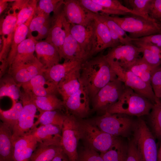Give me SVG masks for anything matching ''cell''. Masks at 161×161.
I'll return each mask as SVG.
<instances>
[{
    "mask_svg": "<svg viewBox=\"0 0 161 161\" xmlns=\"http://www.w3.org/2000/svg\"><path fill=\"white\" fill-rule=\"evenodd\" d=\"M117 78L104 55L92 57L81 64V82L90 100L100 89Z\"/></svg>",
    "mask_w": 161,
    "mask_h": 161,
    "instance_id": "1",
    "label": "cell"
},
{
    "mask_svg": "<svg viewBox=\"0 0 161 161\" xmlns=\"http://www.w3.org/2000/svg\"><path fill=\"white\" fill-rule=\"evenodd\" d=\"M153 104L146 98L125 86L118 101L110 107L106 112L139 117L148 115Z\"/></svg>",
    "mask_w": 161,
    "mask_h": 161,
    "instance_id": "2",
    "label": "cell"
},
{
    "mask_svg": "<svg viewBox=\"0 0 161 161\" xmlns=\"http://www.w3.org/2000/svg\"><path fill=\"white\" fill-rule=\"evenodd\" d=\"M133 39L161 33V22L131 14L124 17L109 16Z\"/></svg>",
    "mask_w": 161,
    "mask_h": 161,
    "instance_id": "3",
    "label": "cell"
},
{
    "mask_svg": "<svg viewBox=\"0 0 161 161\" xmlns=\"http://www.w3.org/2000/svg\"><path fill=\"white\" fill-rule=\"evenodd\" d=\"M78 119L80 139L85 147L104 153L110 148L118 138L102 131L89 119Z\"/></svg>",
    "mask_w": 161,
    "mask_h": 161,
    "instance_id": "4",
    "label": "cell"
},
{
    "mask_svg": "<svg viewBox=\"0 0 161 161\" xmlns=\"http://www.w3.org/2000/svg\"><path fill=\"white\" fill-rule=\"evenodd\" d=\"M135 123L132 140L140 161H157L158 151L154 136L143 120L139 118Z\"/></svg>",
    "mask_w": 161,
    "mask_h": 161,
    "instance_id": "5",
    "label": "cell"
},
{
    "mask_svg": "<svg viewBox=\"0 0 161 161\" xmlns=\"http://www.w3.org/2000/svg\"><path fill=\"white\" fill-rule=\"evenodd\" d=\"M128 115L107 112L89 119L101 130L114 137H127L133 129L134 122Z\"/></svg>",
    "mask_w": 161,
    "mask_h": 161,
    "instance_id": "6",
    "label": "cell"
},
{
    "mask_svg": "<svg viewBox=\"0 0 161 161\" xmlns=\"http://www.w3.org/2000/svg\"><path fill=\"white\" fill-rule=\"evenodd\" d=\"M80 139L78 119L66 114L62 129L61 145L69 161H78L77 148Z\"/></svg>",
    "mask_w": 161,
    "mask_h": 161,
    "instance_id": "7",
    "label": "cell"
},
{
    "mask_svg": "<svg viewBox=\"0 0 161 161\" xmlns=\"http://www.w3.org/2000/svg\"><path fill=\"white\" fill-rule=\"evenodd\" d=\"M125 85L117 78L102 88L91 100L92 112L105 114L121 95Z\"/></svg>",
    "mask_w": 161,
    "mask_h": 161,
    "instance_id": "8",
    "label": "cell"
},
{
    "mask_svg": "<svg viewBox=\"0 0 161 161\" xmlns=\"http://www.w3.org/2000/svg\"><path fill=\"white\" fill-rule=\"evenodd\" d=\"M108 62L117 79L125 86L146 98L153 104L155 102L158 98L156 97L151 86L145 82L130 70L122 67L115 63Z\"/></svg>",
    "mask_w": 161,
    "mask_h": 161,
    "instance_id": "9",
    "label": "cell"
},
{
    "mask_svg": "<svg viewBox=\"0 0 161 161\" xmlns=\"http://www.w3.org/2000/svg\"><path fill=\"white\" fill-rule=\"evenodd\" d=\"M16 10H13L12 13L10 11L5 18L0 23V35L1 36L2 46L0 49V76H3L8 68L7 61L12 42L17 20Z\"/></svg>",
    "mask_w": 161,
    "mask_h": 161,
    "instance_id": "10",
    "label": "cell"
},
{
    "mask_svg": "<svg viewBox=\"0 0 161 161\" xmlns=\"http://www.w3.org/2000/svg\"><path fill=\"white\" fill-rule=\"evenodd\" d=\"M20 98L23 108L18 123L12 131V142L32 129L37 110L35 105L23 91L21 92Z\"/></svg>",
    "mask_w": 161,
    "mask_h": 161,
    "instance_id": "11",
    "label": "cell"
},
{
    "mask_svg": "<svg viewBox=\"0 0 161 161\" xmlns=\"http://www.w3.org/2000/svg\"><path fill=\"white\" fill-rule=\"evenodd\" d=\"M90 100L86 89L82 84L76 92L63 101L66 114L78 119H85L92 112L90 106Z\"/></svg>",
    "mask_w": 161,
    "mask_h": 161,
    "instance_id": "12",
    "label": "cell"
},
{
    "mask_svg": "<svg viewBox=\"0 0 161 161\" xmlns=\"http://www.w3.org/2000/svg\"><path fill=\"white\" fill-rule=\"evenodd\" d=\"M142 52L141 48L131 43L111 48L104 56L108 61L115 63L127 69L140 58V54Z\"/></svg>",
    "mask_w": 161,
    "mask_h": 161,
    "instance_id": "13",
    "label": "cell"
},
{
    "mask_svg": "<svg viewBox=\"0 0 161 161\" xmlns=\"http://www.w3.org/2000/svg\"><path fill=\"white\" fill-rule=\"evenodd\" d=\"M63 23L66 36L60 54L61 59L64 58V61H76L83 63L90 58L71 34L70 24L67 21L65 17Z\"/></svg>",
    "mask_w": 161,
    "mask_h": 161,
    "instance_id": "14",
    "label": "cell"
},
{
    "mask_svg": "<svg viewBox=\"0 0 161 161\" xmlns=\"http://www.w3.org/2000/svg\"><path fill=\"white\" fill-rule=\"evenodd\" d=\"M70 31L82 49L90 58L92 57L94 55L96 44L93 19L89 24L86 26L70 24Z\"/></svg>",
    "mask_w": 161,
    "mask_h": 161,
    "instance_id": "15",
    "label": "cell"
},
{
    "mask_svg": "<svg viewBox=\"0 0 161 161\" xmlns=\"http://www.w3.org/2000/svg\"><path fill=\"white\" fill-rule=\"evenodd\" d=\"M45 69L36 57L31 61L9 68L8 74L21 86L35 76L42 74Z\"/></svg>",
    "mask_w": 161,
    "mask_h": 161,
    "instance_id": "16",
    "label": "cell"
},
{
    "mask_svg": "<svg viewBox=\"0 0 161 161\" xmlns=\"http://www.w3.org/2000/svg\"><path fill=\"white\" fill-rule=\"evenodd\" d=\"M63 9L65 17L70 24L86 26L93 20L91 12L83 7L78 0H64Z\"/></svg>",
    "mask_w": 161,
    "mask_h": 161,
    "instance_id": "17",
    "label": "cell"
},
{
    "mask_svg": "<svg viewBox=\"0 0 161 161\" xmlns=\"http://www.w3.org/2000/svg\"><path fill=\"white\" fill-rule=\"evenodd\" d=\"M63 7V4L53 13L48 35L44 40L55 46L60 55L66 36L63 23L65 17Z\"/></svg>",
    "mask_w": 161,
    "mask_h": 161,
    "instance_id": "18",
    "label": "cell"
},
{
    "mask_svg": "<svg viewBox=\"0 0 161 161\" xmlns=\"http://www.w3.org/2000/svg\"><path fill=\"white\" fill-rule=\"evenodd\" d=\"M13 143V161H29L38 143L35 137L29 132L19 137Z\"/></svg>",
    "mask_w": 161,
    "mask_h": 161,
    "instance_id": "19",
    "label": "cell"
},
{
    "mask_svg": "<svg viewBox=\"0 0 161 161\" xmlns=\"http://www.w3.org/2000/svg\"><path fill=\"white\" fill-rule=\"evenodd\" d=\"M81 64L71 70L58 83L57 85L58 91L62 96L63 101L76 92L81 87Z\"/></svg>",
    "mask_w": 161,
    "mask_h": 161,
    "instance_id": "20",
    "label": "cell"
},
{
    "mask_svg": "<svg viewBox=\"0 0 161 161\" xmlns=\"http://www.w3.org/2000/svg\"><path fill=\"white\" fill-rule=\"evenodd\" d=\"M21 87L24 92L37 96L56 95L58 93L57 85L49 81L43 74L35 76L21 85Z\"/></svg>",
    "mask_w": 161,
    "mask_h": 161,
    "instance_id": "21",
    "label": "cell"
},
{
    "mask_svg": "<svg viewBox=\"0 0 161 161\" xmlns=\"http://www.w3.org/2000/svg\"><path fill=\"white\" fill-rule=\"evenodd\" d=\"M28 132L38 143L61 145L62 129L52 124L41 125L31 129Z\"/></svg>",
    "mask_w": 161,
    "mask_h": 161,
    "instance_id": "22",
    "label": "cell"
},
{
    "mask_svg": "<svg viewBox=\"0 0 161 161\" xmlns=\"http://www.w3.org/2000/svg\"><path fill=\"white\" fill-rule=\"evenodd\" d=\"M35 52L37 59L45 69L59 64L61 60L55 47L44 40L37 41Z\"/></svg>",
    "mask_w": 161,
    "mask_h": 161,
    "instance_id": "23",
    "label": "cell"
},
{
    "mask_svg": "<svg viewBox=\"0 0 161 161\" xmlns=\"http://www.w3.org/2000/svg\"><path fill=\"white\" fill-rule=\"evenodd\" d=\"M93 16L96 38L94 55L107 48H113L118 46L113 41L107 26L97 18Z\"/></svg>",
    "mask_w": 161,
    "mask_h": 161,
    "instance_id": "24",
    "label": "cell"
},
{
    "mask_svg": "<svg viewBox=\"0 0 161 161\" xmlns=\"http://www.w3.org/2000/svg\"><path fill=\"white\" fill-rule=\"evenodd\" d=\"M24 92L39 112L53 110L61 111L65 109L63 101L58 99L55 94L37 96Z\"/></svg>",
    "mask_w": 161,
    "mask_h": 161,
    "instance_id": "25",
    "label": "cell"
},
{
    "mask_svg": "<svg viewBox=\"0 0 161 161\" xmlns=\"http://www.w3.org/2000/svg\"><path fill=\"white\" fill-rule=\"evenodd\" d=\"M12 132L6 124L0 123V161H13Z\"/></svg>",
    "mask_w": 161,
    "mask_h": 161,
    "instance_id": "26",
    "label": "cell"
},
{
    "mask_svg": "<svg viewBox=\"0 0 161 161\" xmlns=\"http://www.w3.org/2000/svg\"><path fill=\"white\" fill-rule=\"evenodd\" d=\"M82 62L76 61H64L45 69L43 75L49 82L58 85L62 79L71 70Z\"/></svg>",
    "mask_w": 161,
    "mask_h": 161,
    "instance_id": "27",
    "label": "cell"
},
{
    "mask_svg": "<svg viewBox=\"0 0 161 161\" xmlns=\"http://www.w3.org/2000/svg\"><path fill=\"white\" fill-rule=\"evenodd\" d=\"M27 37L18 45L16 56L10 67L29 61L35 57L34 53L37 40L32 35Z\"/></svg>",
    "mask_w": 161,
    "mask_h": 161,
    "instance_id": "28",
    "label": "cell"
},
{
    "mask_svg": "<svg viewBox=\"0 0 161 161\" xmlns=\"http://www.w3.org/2000/svg\"><path fill=\"white\" fill-rule=\"evenodd\" d=\"M131 43L142 49V58L152 67L161 66V48L151 44L133 39Z\"/></svg>",
    "mask_w": 161,
    "mask_h": 161,
    "instance_id": "29",
    "label": "cell"
},
{
    "mask_svg": "<svg viewBox=\"0 0 161 161\" xmlns=\"http://www.w3.org/2000/svg\"><path fill=\"white\" fill-rule=\"evenodd\" d=\"M21 87L9 74L2 77L0 79V98L5 96L8 97L12 100L13 105H14L20 97Z\"/></svg>",
    "mask_w": 161,
    "mask_h": 161,
    "instance_id": "30",
    "label": "cell"
},
{
    "mask_svg": "<svg viewBox=\"0 0 161 161\" xmlns=\"http://www.w3.org/2000/svg\"><path fill=\"white\" fill-rule=\"evenodd\" d=\"M62 150V148L60 145L38 143L29 161H52Z\"/></svg>",
    "mask_w": 161,
    "mask_h": 161,
    "instance_id": "31",
    "label": "cell"
},
{
    "mask_svg": "<svg viewBox=\"0 0 161 161\" xmlns=\"http://www.w3.org/2000/svg\"><path fill=\"white\" fill-rule=\"evenodd\" d=\"M33 18H30L25 23L16 28L7 61V65L8 68L11 65L15 58L18 45L27 37L29 26Z\"/></svg>",
    "mask_w": 161,
    "mask_h": 161,
    "instance_id": "32",
    "label": "cell"
},
{
    "mask_svg": "<svg viewBox=\"0 0 161 161\" xmlns=\"http://www.w3.org/2000/svg\"><path fill=\"white\" fill-rule=\"evenodd\" d=\"M60 111L53 110L40 112L38 116V120L34 123L32 129L37 127L38 125L47 124L56 125L62 129L66 114H63Z\"/></svg>",
    "mask_w": 161,
    "mask_h": 161,
    "instance_id": "33",
    "label": "cell"
},
{
    "mask_svg": "<svg viewBox=\"0 0 161 161\" xmlns=\"http://www.w3.org/2000/svg\"><path fill=\"white\" fill-rule=\"evenodd\" d=\"M127 145L117 138L110 148L100 155L104 161H126Z\"/></svg>",
    "mask_w": 161,
    "mask_h": 161,
    "instance_id": "34",
    "label": "cell"
},
{
    "mask_svg": "<svg viewBox=\"0 0 161 161\" xmlns=\"http://www.w3.org/2000/svg\"><path fill=\"white\" fill-rule=\"evenodd\" d=\"M157 68L152 67L142 58H140L127 69L131 71L145 82L151 86L152 75Z\"/></svg>",
    "mask_w": 161,
    "mask_h": 161,
    "instance_id": "35",
    "label": "cell"
},
{
    "mask_svg": "<svg viewBox=\"0 0 161 161\" xmlns=\"http://www.w3.org/2000/svg\"><path fill=\"white\" fill-rule=\"evenodd\" d=\"M22 108V102L18 101L8 110L0 109V120L9 126L12 132L18 123Z\"/></svg>",
    "mask_w": 161,
    "mask_h": 161,
    "instance_id": "36",
    "label": "cell"
},
{
    "mask_svg": "<svg viewBox=\"0 0 161 161\" xmlns=\"http://www.w3.org/2000/svg\"><path fill=\"white\" fill-rule=\"evenodd\" d=\"M148 115L155 136L161 138V99H157Z\"/></svg>",
    "mask_w": 161,
    "mask_h": 161,
    "instance_id": "37",
    "label": "cell"
},
{
    "mask_svg": "<svg viewBox=\"0 0 161 161\" xmlns=\"http://www.w3.org/2000/svg\"><path fill=\"white\" fill-rule=\"evenodd\" d=\"M79 3L84 8L90 12L95 13L110 15L127 16L131 14L103 7L96 3L92 0H78Z\"/></svg>",
    "mask_w": 161,
    "mask_h": 161,
    "instance_id": "38",
    "label": "cell"
},
{
    "mask_svg": "<svg viewBox=\"0 0 161 161\" xmlns=\"http://www.w3.org/2000/svg\"><path fill=\"white\" fill-rule=\"evenodd\" d=\"M128 8L135 15L140 16L149 19V11L151 0H125L123 1Z\"/></svg>",
    "mask_w": 161,
    "mask_h": 161,
    "instance_id": "39",
    "label": "cell"
},
{
    "mask_svg": "<svg viewBox=\"0 0 161 161\" xmlns=\"http://www.w3.org/2000/svg\"><path fill=\"white\" fill-rule=\"evenodd\" d=\"M38 0H28L27 3L19 11L17 14L16 28L25 23L29 19L36 14Z\"/></svg>",
    "mask_w": 161,
    "mask_h": 161,
    "instance_id": "40",
    "label": "cell"
},
{
    "mask_svg": "<svg viewBox=\"0 0 161 161\" xmlns=\"http://www.w3.org/2000/svg\"><path fill=\"white\" fill-rule=\"evenodd\" d=\"M91 13L93 16L105 24L109 29L114 31L127 42L131 43L132 39L130 38L127 33L117 24L109 16L92 12Z\"/></svg>",
    "mask_w": 161,
    "mask_h": 161,
    "instance_id": "41",
    "label": "cell"
},
{
    "mask_svg": "<svg viewBox=\"0 0 161 161\" xmlns=\"http://www.w3.org/2000/svg\"><path fill=\"white\" fill-rule=\"evenodd\" d=\"M63 0H38L36 14L43 13L50 15L55 12L64 3Z\"/></svg>",
    "mask_w": 161,
    "mask_h": 161,
    "instance_id": "42",
    "label": "cell"
},
{
    "mask_svg": "<svg viewBox=\"0 0 161 161\" xmlns=\"http://www.w3.org/2000/svg\"><path fill=\"white\" fill-rule=\"evenodd\" d=\"M94 2L113 10L135 15L132 10L117 0H92Z\"/></svg>",
    "mask_w": 161,
    "mask_h": 161,
    "instance_id": "43",
    "label": "cell"
},
{
    "mask_svg": "<svg viewBox=\"0 0 161 161\" xmlns=\"http://www.w3.org/2000/svg\"><path fill=\"white\" fill-rule=\"evenodd\" d=\"M50 15L43 13L35 14L30 24L27 37L32 35V32L37 31L50 18Z\"/></svg>",
    "mask_w": 161,
    "mask_h": 161,
    "instance_id": "44",
    "label": "cell"
},
{
    "mask_svg": "<svg viewBox=\"0 0 161 161\" xmlns=\"http://www.w3.org/2000/svg\"><path fill=\"white\" fill-rule=\"evenodd\" d=\"M78 161H104L98 152L85 147L78 155Z\"/></svg>",
    "mask_w": 161,
    "mask_h": 161,
    "instance_id": "45",
    "label": "cell"
},
{
    "mask_svg": "<svg viewBox=\"0 0 161 161\" xmlns=\"http://www.w3.org/2000/svg\"><path fill=\"white\" fill-rule=\"evenodd\" d=\"M151 85L156 97L161 99V66L154 72L151 79Z\"/></svg>",
    "mask_w": 161,
    "mask_h": 161,
    "instance_id": "46",
    "label": "cell"
},
{
    "mask_svg": "<svg viewBox=\"0 0 161 161\" xmlns=\"http://www.w3.org/2000/svg\"><path fill=\"white\" fill-rule=\"evenodd\" d=\"M149 15L151 18L157 21L161 19V0H151Z\"/></svg>",
    "mask_w": 161,
    "mask_h": 161,
    "instance_id": "47",
    "label": "cell"
},
{
    "mask_svg": "<svg viewBox=\"0 0 161 161\" xmlns=\"http://www.w3.org/2000/svg\"><path fill=\"white\" fill-rule=\"evenodd\" d=\"M51 17L38 30V34L34 37L37 41L41 40L47 37L50 29L51 23Z\"/></svg>",
    "mask_w": 161,
    "mask_h": 161,
    "instance_id": "48",
    "label": "cell"
},
{
    "mask_svg": "<svg viewBox=\"0 0 161 161\" xmlns=\"http://www.w3.org/2000/svg\"><path fill=\"white\" fill-rule=\"evenodd\" d=\"M126 161H140L132 140L129 142L127 145V153Z\"/></svg>",
    "mask_w": 161,
    "mask_h": 161,
    "instance_id": "49",
    "label": "cell"
},
{
    "mask_svg": "<svg viewBox=\"0 0 161 161\" xmlns=\"http://www.w3.org/2000/svg\"><path fill=\"white\" fill-rule=\"evenodd\" d=\"M134 39L148 43L161 48V33Z\"/></svg>",
    "mask_w": 161,
    "mask_h": 161,
    "instance_id": "50",
    "label": "cell"
},
{
    "mask_svg": "<svg viewBox=\"0 0 161 161\" xmlns=\"http://www.w3.org/2000/svg\"><path fill=\"white\" fill-rule=\"evenodd\" d=\"M28 0H15L13 3L12 9L13 10H18L19 11L27 3Z\"/></svg>",
    "mask_w": 161,
    "mask_h": 161,
    "instance_id": "51",
    "label": "cell"
},
{
    "mask_svg": "<svg viewBox=\"0 0 161 161\" xmlns=\"http://www.w3.org/2000/svg\"><path fill=\"white\" fill-rule=\"evenodd\" d=\"M52 161H69L63 150L59 153L53 159Z\"/></svg>",
    "mask_w": 161,
    "mask_h": 161,
    "instance_id": "52",
    "label": "cell"
},
{
    "mask_svg": "<svg viewBox=\"0 0 161 161\" xmlns=\"http://www.w3.org/2000/svg\"><path fill=\"white\" fill-rule=\"evenodd\" d=\"M7 0H0V15L7 7L8 5Z\"/></svg>",
    "mask_w": 161,
    "mask_h": 161,
    "instance_id": "53",
    "label": "cell"
},
{
    "mask_svg": "<svg viewBox=\"0 0 161 161\" xmlns=\"http://www.w3.org/2000/svg\"><path fill=\"white\" fill-rule=\"evenodd\" d=\"M157 161H161V143L158 152V160Z\"/></svg>",
    "mask_w": 161,
    "mask_h": 161,
    "instance_id": "54",
    "label": "cell"
},
{
    "mask_svg": "<svg viewBox=\"0 0 161 161\" xmlns=\"http://www.w3.org/2000/svg\"><path fill=\"white\" fill-rule=\"evenodd\" d=\"M159 21L161 22V19Z\"/></svg>",
    "mask_w": 161,
    "mask_h": 161,
    "instance_id": "55",
    "label": "cell"
}]
</instances>
